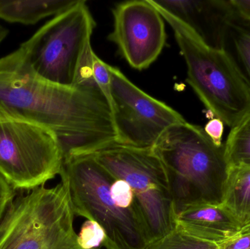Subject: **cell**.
I'll return each mask as SVG.
<instances>
[{"mask_svg":"<svg viewBox=\"0 0 250 249\" xmlns=\"http://www.w3.org/2000/svg\"><path fill=\"white\" fill-rule=\"evenodd\" d=\"M0 107L54 132L63 161L117 143L111 108L101 92L41 78L20 48L0 58Z\"/></svg>","mask_w":250,"mask_h":249,"instance_id":"1","label":"cell"},{"mask_svg":"<svg viewBox=\"0 0 250 249\" xmlns=\"http://www.w3.org/2000/svg\"><path fill=\"white\" fill-rule=\"evenodd\" d=\"M167 172L176 216L187 206L221 204L229 164L225 143L185 121L166 130L152 148Z\"/></svg>","mask_w":250,"mask_h":249,"instance_id":"2","label":"cell"},{"mask_svg":"<svg viewBox=\"0 0 250 249\" xmlns=\"http://www.w3.org/2000/svg\"><path fill=\"white\" fill-rule=\"evenodd\" d=\"M151 1L174 32L186 62L188 84L208 112L230 128L236 127L250 113V88L230 56L207 45Z\"/></svg>","mask_w":250,"mask_h":249,"instance_id":"3","label":"cell"},{"mask_svg":"<svg viewBox=\"0 0 250 249\" xmlns=\"http://www.w3.org/2000/svg\"><path fill=\"white\" fill-rule=\"evenodd\" d=\"M68 189L75 215L96 222L105 232L106 249H146L148 236L138 209L122 206L111 186L115 177L93 154L63 161L60 173Z\"/></svg>","mask_w":250,"mask_h":249,"instance_id":"4","label":"cell"},{"mask_svg":"<svg viewBox=\"0 0 250 249\" xmlns=\"http://www.w3.org/2000/svg\"><path fill=\"white\" fill-rule=\"evenodd\" d=\"M74 216L62 182L15 197L0 219V249H83Z\"/></svg>","mask_w":250,"mask_h":249,"instance_id":"5","label":"cell"},{"mask_svg":"<svg viewBox=\"0 0 250 249\" xmlns=\"http://www.w3.org/2000/svg\"><path fill=\"white\" fill-rule=\"evenodd\" d=\"M93 156L111 175L129 184L149 244L176 228V213L167 172L153 149L115 143Z\"/></svg>","mask_w":250,"mask_h":249,"instance_id":"6","label":"cell"},{"mask_svg":"<svg viewBox=\"0 0 250 249\" xmlns=\"http://www.w3.org/2000/svg\"><path fill=\"white\" fill-rule=\"evenodd\" d=\"M95 26L86 1L79 0L47 22L20 49L37 76L54 84L73 87Z\"/></svg>","mask_w":250,"mask_h":249,"instance_id":"7","label":"cell"},{"mask_svg":"<svg viewBox=\"0 0 250 249\" xmlns=\"http://www.w3.org/2000/svg\"><path fill=\"white\" fill-rule=\"evenodd\" d=\"M62 162L54 132L0 107V173L15 190L45 185L60 175Z\"/></svg>","mask_w":250,"mask_h":249,"instance_id":"8","label":"cell"},{"mask_svg":"<svg viewBox=\"0 0 250 249\" xmlns=\"http://www.w3.org/2000/svg\"><path fill=\"white\" fill-rule=\"evenodd\" d=\"M110 74L118 144L152 149L166 130L186 121L177 111L137 87L119 69L110 66Z\"/></svg>","mask_w":250,"mask_h":249,"instance_id":"9","label":"cell"},{"mask_svg":"<svg viewBox=\"0 0 250 249\" xmlns=\"http://www.w3.org/2000/svg\"><path fill=\"white\" fill-rule=\"evenodd\" d=\"M114 42L128 64L148 68L161 54L166 41L164 19L151 0L125 1L113 10Z\"/></svg>","mask_w":250,"mask_h":249,"instance_id":"10","label":"cell"},{"mask_svg":"<svg viewBox=\"0 0 250 249\" xmlns=\"http://www.w3.org/2000/svg\"><path fill=\"white\" fill-rule=\"evenodd\" d=\"M152 1L189 28L207 45L221 48L225 18L230 6L229 0Z\"/></svg>","mask_w":250,"mask_h":249,"instance_id":"11","label":"cell"},{"mask_svg":"<svg viewBox=\"0 0 250 249\" xmlns=\"http://www.w3.org/2000/svg\"><path fill=\"white\" fill-rule=\"evenodd\" d=\"M176 227L187 234L220 244L242 232L236 219L220 204L199 203L182 209Z\"/></svg>","mask_w":250,"mask_h":249,"instance_id":"12","label":"cell"},{"mask_svg":"<svg viewBox=\"0 0 250 249\" xmlns=\"http://www.w3.org/2000/svg\"><path fill=\"white\" fill-rule=\"evenodd\" d=\"M230 4L225 18L221 48L230 56L250 88V21Z\"/></svg>","mask_w":250,"mask_h":249,"instance_id":"13","label":"cell"},{"mask_svg":"<svg viewBox=\"0 0 250 249\" xmlns=\"http://www.w3.org/2000/svg\"><path fill=\"white\" fill-rule=\"evenodd\" d=\"M79 0H34L0 1V19L25 25H32L51 16L68 10Z\"/></svg>","mask_w":250,"mask_h":249,"instance_id":"14","label":"cell"},{"mask_svg":"<svg viewBox=\"0 0 250 249\" xmlns=\"http://www.w3.org/2000/svg\"><path fill=\"white\" fill-rule=\"evenodd\" d=\"M222 206L243 228L250 219V167L229 166Z\"/></svg>","mask_w":250,"mask_h":249,"instance_id":"15","label":"cell"},{"mask_svg":"<svg viewBox=\"0 0 250 249\" xmlns=\"http://www.w3.org/2000/svg\"><path fill=\"white\" fill-rule=\"evenodd\" d=\"M225 146L229 166L250 167V113L231 129Z\"/></svg>","mask_w":250,"mask_h":249,"instance_id":"16","label":"cell"},{"mask_svg":"<svg viewBox=\"0 0 250 249\" xmlns=\"http://www.w3.org/2000/svg\"><path fill=\"white\" fill-rule=\"evenodd\" d=\"M146 249H219L218 244L187 234L178 228L163 238L150 243Z\"/></svg>","mask_w":250,"mask_h":249,"instance_id":"17","label":"cell"},{"mask_svg":"<svg viewBox=\"0 0 250 249\" xmlns=\"http://www.w3.org/2000/svg\"><path fill=\"white\" fill-rule=\"evenodd\" d=\"M93 76L95 83L111 108V74L110 65L104 62L95 54L93 60Z\"/></svg>","mask_w":250,"mask_h":249,"instance_id":"18","label":"cell"},{"mask_svg":"<svg viewBox=\"0 0 250 249\" xmlns=\"http://www.w3.org/2000/svg\"><path fill=\"white\" fill-rule=\"evenodd\" d=\"M105 236L104 230L93 221L88 220L82 226L79 235V242L83 249H97L104 246Z\"/></svg>","mask_w":250,"mask_h":249,"instance_id":"19","label":"cell"},{"mask_svg":"<svg viewBox=\"0 0 250 249\" xmlns=\"http://www.w3.org/2000/svg\"><path fill=\"white\" fill-rule=\"evenodd\" d=\"M16 197V190L0 173V219Z\"/></svg>","mask_w":250,"mask_h":249,"instance_id":"20","label":"cell"},{"mask_svg":"<svg viewBox=\"0 0 250 249\" xmlns=\"http://www.w3.org/2000/svg\"><path fill=\"white\" fill-rule=\"evenodd\" d=\"M219 249H250V231L240 232L236 236L218 244Z\"/></svg>","mask_w":250,"mask_h":249,"instance_id":"21","label":"cell"},{"mask_svg":"<svg viewBox=\"0 0 250 249\" xmlns=\"http://www.w3.org/2000/svg\"><path fill=\"white\" fill-rule=\"evenodd\" d=\"M224 123L217 118H213L206 124L204 130L217 145L223 144Z\"/></svg>","mask_w":250,"mask_h":249,"instance_id":"22","label":"cell"},{"mask_svg":"<svg viewBox=\"0 0 250 249\" xmlns=\"http://www.w3.org/2000/svg\"><path fill=\"white\" fill-rule=\"evenodd\" d=\"M234 10L250 21V0H230Z\"/></svg>","mask_w":250,"mask_h":249,"instance_id":"23","label":"cell"},{"mask_svg":"<svg viewBox=\"0 0 250 249\" xmlns=\"http://www.w3.org/2000/svg\"><path fill=\"white\" fill-rule=\"evenodd\" d=\"M7 34H8V30H7V28L0 25V44L5 39Z\"/></svg>","mask_w":250,"mask_h":249,"instance_id":"24","label":"cell"},{"mask_svg":"<svg viewBox=\"0 0 250 249\" xmlns=\"http://www.w3.org/2000/svg\"><path fill=\"white\" fill-rule=\"evenodd\" d=\"M248 231H250V219L249 222L242 228V232H248Z\"/></svg>","mask_w":250,"mask_h":249,"instance_id":"25","label":"cell"}]
</instances>
